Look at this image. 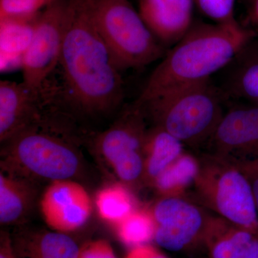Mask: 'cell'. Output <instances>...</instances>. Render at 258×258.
<instances>
[{"mask_svg": "<svg viewBox=\"0 0 258 258\" xmlns=\"http://www.w3.org/2000/svg\"><path fill=\"white\" fill-rule=\"evenodd\" d=\"M58 66L72 108L101 114L113 111L123 101L120 71L97 30L90 0H68Z\"/></svg>", "mask_w": 258, "mask_h": 258, "instance_id": "6da1fadb", "label": "cell"}, {"mask_svg": "<svg viewBox=\"0 0 258 258\" xmlns=\"http://www.w3.org/2000/svg\"><path fill=\"white\" fill-rule=\"evenodd\" d=\"M255 37L253 30L239 23L192 25L153 71L136 102L143 104L165 93L210 81Z\"/></svg>", "mask_w": 258, "mask_h": 258, "instance_id": "7a4b0ae2", "label": "cell"}, {"mask_svg": "<svg viewBox=\"0 0 258 258\" xmlns=\"http://www.w3.org/2000/svg\"><path fill=\"white\" fill-rule=\"evenodd\" d=\"M139 105L153 125L169 132L184 146L200 149L205 147L221 120L227 102L210 79Z\"/></svg>", "mask_w": 258, "mask_h": 258, "instance_id": "3957f363", "label": "cell"}, {"mask_svg": "<svg viewBox=\"0 0 258 258\" xmlns=\"http://www.w3.org/2000/svg\"><path fill=\"white\" fill-rule=\"evenodd\" d=\"M74 140L48 130L27 129L2 144V169L30 181L73 180L83 166Z\"/></svg>", "mask_w": 258, "mask_h": 258, "instance_id": "277c9868", "label": "cell"}, {"mask_svg": "<svg viewBox=\"0 0 258 258\" xmlns=\"http://www.w3.org/2000/svg\"><path fill=\"white\" fill-rule=\"evenodd\" d=\"M192 187L197 203L224 220L258 235V216L248 176L228 159L203 153Z\"/></svg>", "mask_w": 258, "mask_h": 258, "instance_id": "5b68a950", "label": "cell"}, {"mask_svg": "<svg viewBox=\"0 0 258 258\" xmlns=\"http://www.w3.org/2000/svg\"><path fill=\"white\" fill-rule=\"evenodd\" d=\"M97 30L120 71L144 67L163 55L160 42L128 0H90Z\"/></svg>", "mask_w": 258, "mask_h": 258, "instance_id": "8992f818", "label": "cell"}, {"mask_svg": "<svg viewBox=\"0 0 258 258\" xmlns=\"http://www.w3.org/2000/svg\"><path fill=\"white\" fill-rule=\"evenodd\" d=\"M68 105L62 84L50 77L40 87L23 82L0 81V142L5 143L29 128L55 125Z\"/></svg>", "mask_w": 258, "mask_h": 258, "instance_id": "52a82bcc", "label": "cell"}, {"mask_svg": "<svg viewBox=\"0 0 258 258\" xmlns=\"http://www.w3.org/2000/svg\"><path fill=\"white\" fill-rule=\"evenodd\" d=\"M147 120L143 106L135 101L125 107L113 124L93 141L97 153L120 182L129 188L144 184Z\"/></svg>", "mask_w": 258, "mask_h": 258, "instance_id": "ba28073f", "label": "cell"}, {"mask_svg": "<svg viewBox=\"0 0 258 258\" xmlns=\"http://www.w3.org/2000/svg\"><path fill=\"white\" fill-rule=\"evenodd\" d=\"M150 210L158 246L173 252L204 248L212 215L201 205L187 198H161Z\"/></svg>", "mask_w": 258, "mask_h": 258, "instance_id": "9c48e42d", "label": "cell"}, {"mask_svg": "<svg viewBox=\"0 0 258 258\" xmlns=\"http://www.w3.org/2000/svg\"><path fill=\"white\" fill-rule=\"evenodd\" d=\"M67 10L68 0H56L39 15L22 61L28 87L41 86L58 66Z\"/></svg>", "mask_w": 258, "mask_h": 258, "instance_id": "30bf717a", "label": "cell"}, {"mask_svg": "<svg viewBox=\"0 0 258 258\" xmlns=\"http://www.w3.org/2000/svg\"><path fill=\"white\" fill-rule=\"evenodd\" d=\"M205 153L235 163L258 159V106L227 103Z\"/></svg>", "mask_w": 258, "mask_h": 258, "instance_id": "8fae6325", "label": "cell"}, {"mask_svg": "<svg viewBox=\"0 0 258 258\" xmlns=\"http://www.w3.org/2000/svg\"><path fill=\"white\" fill-rule=\"evenodd\" d=\"M40 210L47 226L68 234L82 227L93 211V202L83 185L74 180L50 182L40 200Z\"/></svg>", "mask_w": 258, "mask_h": 258, "instance_id": "7c38bea8", "label": "cell"}, {"mask_svg": "<svg viewBox=\"0 0 258 258\" xmlns=\"http://www.w3.org/2000/svg\"><path fill=\"white\" fill-rule=\"evenodd\" d=\"M215 86L227 103L258 106V40L254 37L218 73Z\"/></svg>", "mask_w": 258, "mask_h": 258, "instance_id": "4fadbf2b", "label": "cell"}, {"mask_svg": "<svg viewBox=\"0 0 258 258\" xmlns=\"http://www.w3.org/2000/svg\"><path fill=\"white\" fill-rule=\"evenodd\" d=\"M139 13L159 42L175 45L192 26L193 0H140Z\"/></svg>", "mask_w": 258, "mask_h": 258, "instance_id": "5bb4252c", "label": "cell"}, {"mask_svg": "<svg viewBox=\"0 0 258 258\" xmlns=\"http://www.w3.org/2000/svg\"><path fill=\"white\" fill-rule=\"evenodd\" d=\"M204 249L208 258H258V235L212 215Z\"/></svg>", "mask_w": 258, "mask_h": 258, "instance_id": "9a60e30c", "label": "cell"}, {"mask_svg": "<svg viewBox=\"0 0 258 258\" xmlns=\"http://www.w3.org/2000/svg\"><path fill=\"white\" fill-rule=\"evenodd\" d=\"M13 241L20 258H77L80 250L68 234L52 230L25 231Z\"/></svg>", "mask_w": 258, "mask_h": 258, "instance_id": "2e32d148", "label": "cell"}, {"mask_svg": "<svg viewBox=\"0 0 258 258\" xmlns=\"http://www.w3.org/2000/svg\"><path fill=\"white\" fill-rule=\"evenodd\" d=\"M32 181L2 169L0 173V222L20 223L26 218L35 201Z\"/></svg>", "mask_w": 258, "mask_h": 258, "instance_id": "e0dca14e", "label": "cell"}, {"mask_svg": "<svg viewBox=\"0 0 258 258\" xmlns=\"http://www.w3.org/2000/svg\"><path fill=\"white\" fill-rule=\"evenodd\" d=\"M184 145L169 132L153 125L144 146V184L152 186L159 174L184 152Z\"/></svg>", "mask_w": 258, "mask_h": 258, "instance_id": "ac0fdd59", "label": "cell"}, {"mask_svg": "<svg viewBox=\"0 0 258 258\" xmlns=\"http://www.w3.org/2000/svg\"><path fill=\"white\" fill-rule=\"evenodd\" d=\"M40 14L32 18L0 20L2 72L21 69L23 56Z\"/></svg>", "mask_w": 258, "mask_h": 258, "instance_id": "d6986e66", "label": "cell"}, {"mask_svg": "<svg viewBox=\"0 0 258 258\" xmlns=\"http://www.w3.org/2000/svg\"><path fill=\"white\" fill-rule=\"evenodd\" d=\"M200 159L184 152L167 166L152 184V187L161 198H186L192 188L200 171Z\"/></svg>", "mask_w": 258, "mask_h": 258, "instance_id": "ffe728a7", "label": "cell"}, {"mask_svg": "<svg viewBox=\"0 0 258 258\" xmlns=\"http://www.w3.org/2000/svg\"><path fill=\"white\" fill-rule=\"evenodd\" d=\"M95 205L102 220L113 227L139 208L130 188L122 182L108 184L100 189Z\"/></svg>", "mask_w": 258, "mask_h": 258, "instance_id": "44dd1931", "label": "cell"}, {"mask_svg": "<svg viewBox=\"0 0 258 258\" xmlns=\"http://www.w3.org/2000/svg\"><path fill=\"white\" fill-rule=\"evenodd\" d=\"M118 240L131 248L150 243L155 222L150 209L137 208L114 227Z\"/></svg>", "mask_w": 258, "mask_h": 258, "instance_id": "7402d4cb", "label": "cell"}, {"mask_svg": "<svg viewBox=\"0 0 258 258\" xmlns=\"http://www.w3.org/2000/svg\"><path fill=\"white\" fill-rule=\"evenodd\" d=\"M56 0H0V20L28 18L40 14Z\"/></svg>", "mask_w": 258, "mask_h": 258, "instance_id": "603a6c76", "label": "cell"}, {"mask_svg": "<svg viewBox=\"0 0 258 258\" xmlns=\"http://www.w3.org/2000/svg\"><path fill=\"white\" fill-rule=\"evenodd\" d=\"M204 15L220 25H237L235 18V0H196Z\"/></svg>", "mask_w": 258, "mask_h": 258, "instance_id": "cb8c5ba5", "label": "cell"}, {"mask_svg": "<svg viewBox=\"0 0 258 258\" xmlns=\"http://www.w3.org/2000/svg\"><path fill=\"white\" fill-rule=\"evenodd\" d=\"M124 258H169L160 249L150 244L129 249Z\"/></svg>", "mask_w": 258, "mask_h": 258, "instance_id": "d4e9b609", "label": "cell"}, {"mask_svg": "<svg viewBox=\"0 0 258 258\" xmlns=\"http://www.w3.org/2000/svg\"><path fill=\"white\" fill-rule=\"evenodd\" d=\"M0 258H20L15 250L13 238L4 231H2L0 235Z\"/></svg>", "mask_w": 258, "mask_h": 258, "instance_id": "484cf974", "label": "cell"}, {"mask_svg": "<svg viewBox=\"0 0 258 258\" xmlns=\"http://www.w3.org/2000/svg\"><path fill=\"white\" fill-rule=\"evenodd\" d=\"M97 251L99 258H117L114 249L108 240H96Z\"/></svg>", "mask_w": 258, "mask_h": 258, "instance_id": "4316f807", "label": "cell"}, {"mask_svg": "<svg viewBox=\"0 0 258 258\" xmlns=\"http://www.w3.org/2000/svg\"><path fill=\"white\" fill-rule=\"evenodd\" d=\"M77 258H99L97 251L96 240L88 242L80 247Z\"/></svg>", "mask_w": 258, "mask_h": 258, "instance_id": "83f0119b", "label": "cell"}, {"mask_svg": "<svg viewBox=\"0 0 258 258\" xmlns=\"http://www.w3.org/2000/svg\"><path fill=\"white\" fill-rule=\"evenodd\" d=\"M244 172H245L246 174H247V175L248 176L251 185H252L254 204H255V208L256 210H257L258 216V174H254V173L247 172V171H244Z\"/></svg>", "mask_w": 258, "mask_h": 258, "instance_id": "f1b7e54d", "label": "cell"}, {"mask_svg": "<svg viewBox=\"0 0 258 258\" xmlns=\"http://www.w3.org/2000/svg\"><path fill=\"white\" fill-rule=\"evenodd\" d=\"M235 164H237L244 171L258 174V159L245 161V162L235 163Z\"/></svg>", "mask_w": 258, "mask_h": 258, "instance_id": "f546056e", "label": "cell"}, {"mask_svg": "<svg viewBox=\"0 0 258 258\" xmlns=\"http://www.w3.org/2000/svg\"><path fill=\"white\" fill-rule=\"evenodd\" d=\"M250 5V18L258 26V0H247Z\"/></svg>", "mask_w": 258, "mask_h": 258, "instance_id": "4dcf8cb0", "label": "cell"}]
</instances>
